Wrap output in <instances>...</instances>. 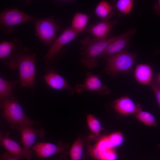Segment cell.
<instances>
[{"label":"cell","instance_id":"obj_1","mask_svg":"<svg viewBox=\"0 0 160 160\" xmlns=\"http://www.w3.org/2000/svg\"><path fill=\"white\" fill-rule=\"evenodd\" d=\"M36 54L30 52L25 47L20 48L4 64L12 70L17 69L19 73V82L22 87L33 89L35 81Z\"/></svg>","mask_w":160,"mask_h":160},{"label":"cell","instance_id":"obj_2","mask_svg":"<svg viewBox=\"0 0 160 160\" xmlns=\"http://www.w3.org/2000/svg\"><path fill=\"white\" fill-rule=\"evenodd\" d=\"M116 36L103 39L87 36L80 41V55L82 64L89 68L95 67L98 64L97 58L104 51Z\"/></svg>","mask_w":160,"mask_h":160},{"label":"cell","instance_id":"obj_3","mask_svg":"<svg viewBox=\"0 0 160 160\" xmlns=\"http://www.w3.org/2000/svg\"><path fill=\"white\" fill-rule=\"evenodd\" d=\"M2 108V116L13 129L24 126H31L36 123L25 114L17 99H6L1 102Z\"/></svg>","mask_w":160,"mask_h":160},{"label":"cell","instance_id":"obj_4","mask_svg":"<svg viewBox=\"0 0 160 160\" xmlns=\"http://www.w3.org/2000/svg\"><path fill=\"white\" fill-rule=\"evenodd\" d=\"M137 53L125 51L109 59L103 71L115 77L119 74L130 73L136 62Z\"/></svg>","mask_w":160,"mask_h":160},{"label":"cell","instance_id":"obj_5","mask_svg":"<svg viewBox=\"0 0 160 160\" xmlns=\"http://www.w3.org/2000/svg\"><path fill=\"white\" fill-rule=\"evenodd\" d=\"M34 22L36 36L45 44H51L61 29L60 23L53 16L36 19Z\"/></svg>","mask_w":160,"mask_h":160},{"label":"cell","instance_id":"obj_6","mask_svg":"<svg viewBox=\"0 0 160 160\" xmlns=\"http://www.w3.org/2000/svg\"><path fill=\"white\" fill-rule=\"evenodd\" d=\"M36 19L17 9H7L0 13V28L5 33L10 34L13 32L15 25L28 21L34 22Z\"/></svg>","mask_w":160,"mask_h":160},{"label":"cell","instance_id":"obj_7","mask_svg":"<svg viewBox=\"0 0 160 160\" xmlns=\"http://www.w3.org/2000/svg\"><path fill=\"white\" fill-rule=\"evenodd\" d=\"M136 32V29L133 28L117 36L116 38L109 44L100 57L107 61L112 57L127 50L131 39Z\"/></svg>","mask_w":160,"mask_h":160},{"label":"cell","instance_id":"obj_8","mask_svg":"<svg viewBox=\"0 0 160 160\" xmlns=\"http://www.w3.org/2000/svg\"><path fill=\"white\" fill-rule=\"evenodd\" d=\"M74 89L75 92L78 94L89 91L100 95H108L111 93L109 88L102 81L99 76L89 72L86 73L83 82L76 84Z\"/></svg>","mask_w":160,"mask_h":160},{"label":"cell","instance_id":"obj_9","mask_svg":"<svg viewBox=\"0 0 160 160\" xmlns=\"http://www.w3.org/2000/svg\"><path fill=\"white\" fill-rule=\"evenodd\" d=\"M79 34L74 31L71 27L67 28L51 44L42 60H45L47 63L53 60L65 45L73 40Z\"/></svg>","mask_w":160,"mask_h":160},{"label":"cell","instance_id":"obj_10","mask_svg":"<svg viewBox=\"0 0 160 160\" xmlns=\"http://www.w3.org/2000/svg\"><path fill=\"white\" fill-rule=\"evenodd\" d=\"M67 144L60 142L57 144L48 142H38L32 147V151L39 158L44 159L55 155H68Z\"/></svg>","mask_w":160,"mask_h":160},{"label":"cell","instance_id":"obj_11","mask_svg":"<svg viewBox=\"0 0 160 160\" xmlns=\"http://www.w3.org/2000/svg\"><path fill=\"white\" fill-rule=\"evenodd\" d=\"M9 135L8 132L6 131L4 133L0 132L1 145L7 152L18 159L23 158L28 160L31 159L33 156L32 150H26L22 147L17 142L11 139Z\"/></svg>","mask_w":160,"mask_h":160},{"label":"cell","instance_id":"obj_12","mask_svg":"<svg viewBox=\"0 0 160 160\" xmlns=\"http://www.w3.org/2000/svg\"><path fill=\"white\" fill-rule=\"evenodd\" d=\"M15 129L20 133L23 147L26 150H31L38 137L42 138L45 135L44 129H36L32 126H24L17 127Z\"/></svg>","mask_w":160,"mask_h":160},{"label":"cell","instance_id":"obj_13","mask_svg":"<svg viewBox=\"0 0 160 160\" xmlns=\"http://www.w3.org/2000/svg\"><path fill=\"white\" fill-rule=\"evenodd\" d=\"M43 77L47 84L53 89L65 90L72 95L75 92L74 89L68 83L65 79L53 69L48 70Z\"/></svg>","mask_w":160,"mask_h":160},{"label":"cell","instance_id":"obj_14","mask_svg":"<svg viewBox=\"0 0 160 160\" xmlns=\"http://www.w3.org/2000/svg\"><path fill=\"white\" fill-rule=\"evenodd\" d=\"M111 105L117 113L124 116L134 115L142 109L139 104H136L131 98L126 96L115 100L112 102Z\"/></svg>","mask_w":160,"mask_h":160},{"label":"cell","instance_id":"obj_15","mask_svg":"<svg viewBox=\"0 0 160 160\" xmlns=\"http://www.w3.org/2000/svg\"><path fill=\"white\" fill-rule=\"evenodd\" d=\"M118 23L116 20H112L109 19L102 20L90 25L87 28V32L97 39H105L108 38V35Z\"/></svg>","mask_w":160,"mask_h":160},{"label":"cell","instance_id":"obj_16","mask_svg":"<svg viewBox=\"0 0 160 160\" xmlns=\"http://www.w3.org/2000/svg\"><path fill=\"white\" fill-rule=\"evenodd\" d=\"M153 76V68L148 64L139 63L135 66L134 71L135 80L142 85H150L152 82Z\"/></svg>","mask_w":160,"mask_h":160},{"label":"cell","instance_id":"obj_17","mask_svg":"<svg viewBox=\"0 0 160 160\" xmlns=\"http://www.w3.org/2000/svg\"><path fill=\"white\" fill-rule=\"evenodd\" d=\"M23 45L17 37L12 41H3L0 44V58L4 63L8 60Z\"/></svg>","mask_w":160,"mask_h":160},{"label":"cell","instance_id":"obj_18","mask_svg":"<svg viewBox=\"0 0 160 160\" xmlns=\"http://www.w3.org/2000/svg\"><path fill=\"white\" fill-rule=\"evenodd\" d=\"M18 82L17 80L9 81L2 77L0 78V102L7 99L14 98L13 95V88Z\"/></svg>","mask_w":160,"mask_h":160},{"label":"cell","instance_id":"obj_19","mask_svg":"<svg viewBox=\"0 0 160 160\" xmlns=\"http://www.w3.org/2000/svg\"><path fill=\"white\" fill-rule=\"evenodd\" d=\"M89 18L87 14L77 12L73 17L71 27L76 32L80 33L85 29Z\"/></svg>","mask_w":160,"mask_h":160},{"label":"cell","instance_id":"obj_20","mask_svg":"<svg viewBox=\"0 0 160 160\" xmlns=\"http://www.w3.org/2000/svg\"><path fill=\"white\" fill-rule=\"evenodd\" d=\"M86 116L87 126L92 135L90 138H98L103 129L100 121L92 114H87Z\"/></svg>","mask_w":160,"mask_h":160},{"label":"cell","instance_id":"obj_21","mask_svg":"<svg viewBox=\"0 0 160 160\" xmlns=\"http://www.w3.org/2000/svg\"><path fill=\"white\" fill-rule=\"evenodd\" d=\"M84 143L82 137H78L71 146L69 154L71 160H82L83 156Z\"/></svg>","mask_w":160,"mask_h":160},{"label":"cell","instance_id":"obj_22","mask_svg":"<svg viewBox=\"0 0 160 160\" xmlns=\"http://www.w3.org/2000/svg\"><path fill=\"white\" fill-rule=\"evenodd\" d=\"M113 7L107 1H101L96 6L95 13L96 16L102 20L109 19L112 13Z\"/></svg>","mask_w":160,"mask_h":160},{"label":"cell","instance_id":"obj_23","mask_svg":"<svg viewBox=\"0 0 160 160\" xmlns=\"http://www.w3.org/2000/svg\"><path fill=\"white\" fill-rule=\"evenodd\" d=\"M134 115L138 120L147 126L156 127L157 125L154 116L149 112L141 109Z\"/></svg>","mask_w":160,"mask_h":160},{"label":"cell","instance_id":"obj_24","mask_svg":"<svg viewBox=\"0 0 160 160\" xmlns=\"http://www.w3.org/2000/svg\"><path fill=\"white\" fill-rule=\"evenodd\" d=\"M133 0H119L116 4V9L124 15L129 14L131 12L134 5Z\"/></svg>","mask_w":160,"mask_h":160},{"label":"cell","instance_id":"obj_25","mask_svg":"<svg viewBox=\"0 0 160 160\" xmlns=\"http://www.w3.org/2000/svg\"><path fill=\"white\" fill-rule=\"evenodd\" d=\"M108 139L112 147L114 148L121 145L124 143V138L121 132H119L112 133L107 135Z\"/></svg>","mask_w":160,"mask_h":160},{"label":"cell","instance_id":"obj_26","mask_svg":"<svg viewBox=\"0 0 160 160\" xmlns=\"http://www.w3.org/2000/svg\"><path fill=\"white\" fill-rule=\"evenodd\" d=\"M99 160H117L118 155L115 148H111L102 152Z\"/></svg>","mask_w":160,"mask_h":160},{"label":"cell","instance_id":"obj_27","mask_svg":"<svg viewBox=\"0 0 160 160\" xmlns=\"http://www.w3.org/2000/svg\"><path fill=\"white\" fill-rule=\"evenodd\" d=\"M149 85L154 93L157 103L160 108V87L152 82Z\"/></svg>","mask_w":160,"mask_h":160},{"label":"cell","instance_id":"obj_28","mask_svg":"<svg viewBox=\"0 0 160 160\" xmlns=\"http://www.w3.org/2000/svg\"><path fill=\"white\" fill-rule=\"evenodd\" d=\"M19 159L7 151L2 153L0 158V160H19Z\"/></svg>","mask_w":160,"mask_h":160},{"label":"cell","instance_id":"obj_29","mask_svg":"<svg viewBox=\"0 0 160 160\" xmlns=\"http://www.w3.org/2000/svg\"><path fill=\"white\" fill-rule=\"evenodd\" d=\"M152 82L160 87V72L154 75Z\"/></svg>","mask_w":160,"mask_h":160},{"label":"cell","instance_id":"obj_30","mask_svg":"<svg viewBox=\"0 0 160 160\" xmlns=\"http://www.w3.org/2000/svg\"><path fill=\"white\" fill-rule=\"evenodd\" d=\"M153 9L155 12L160 16V0H158L154 4Z\"/></svg>","mask_w":160,"mask_h":160},{"label":"cell","instance_id":"obj_31","mask_svg":"<svg viewBox=\"0 0 160 160\" xmlns=\"http://www.w3.org/2000/svg\"><path fill=\"white\" fill-rule=\"evenodd\" d=\"M67 155H61L56 160H67Z\"/></svg>","mask_w":160,"mask_h":160},{"label":"cell","instance_id":"obj_32","mask_svg":"<svg viewBox=\"0 0 160 160\" xmlns=\"http://www.w3.org/2000/svg\"><path fill=\"white\" fill-rule=\"evenodd\" d=\"M157 146L158 147H159L160 149V144H159L157 145Z\"/></svg>","mask_w":160,"mask_h":160},{"label":"cell","instance_id":"obj_33","mask_svg":"<svg viewBox=\"0 0 160 160\" xmlns=\"http://www.w3.org/2000/svg\"><path fill=\"white\" fill-rule=\"evenodd\" d=\"M159 53L160 54V50L159 52Z\"/></svg>","mask_w":160,"mask_h":160}]
</instances>
